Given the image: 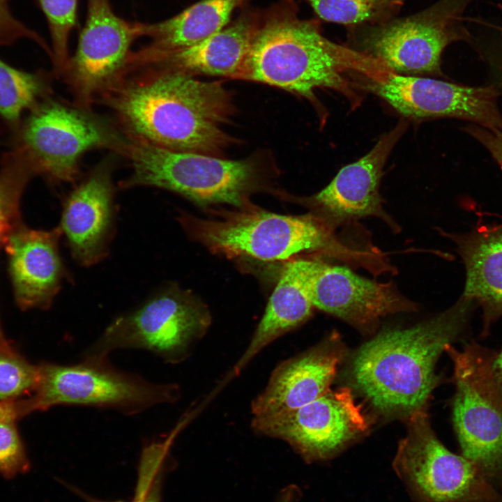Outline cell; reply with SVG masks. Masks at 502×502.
Returning <instances> with one entry per match:
<instances>
[{"label":"cell","mask_w":502,"mask_h":502,"mask_svg":"<svg viewBox=\"0 0 502 502\" xmlns=\"http://www.w3.org/2000/svg\"><path fill=\"white\" fill-rule=\"evenodd\" d=\"M119 77L102 93L128 137L163 149L218 156L233 139L222 126L234 114L228 90L219 82L159 65Z\"/></svg>","instance_id":"6da1fadb"},{"label":"cell","mask_w":502,"mask_h":502,"mask_svg":"<svg viewBox=\"0 0 502 502\" xmlns=\"http://www.w3.org/2000/svg\"><path fill=\"white\" fill-rule=\"evenodd\" d=\"M390 71L325 38L318 22L299 19L289 1L261 15L239 79L277 86L310 100L315 89H330L344 95L353 107L361 100L346 73L376 81Z\"/></svg>","instance_id":"7a4b0ae2"},{"label":"cell","mask_w":502,"mask_h":502,"mask_svg":"<svg viewBox=\"0 0 502 502\" xmlns=\"http://www.w3.org/2000/svg\"><path fill=\"white\" fill-rule=\"evenodd\" d=\"M471 303L462 297L430 319L383 330L366 342L351 361L355 388L384 416L407 418L424 409L439 381L437 360L463 330Z\"/></svg>","instance_id":"3957f363"},{"label":"cell","mask_w":502,"mask_h":502,"mask_svg":"<svg viewBox=\"0 0 502 502\" xmlns=\"http://www.w3.org/2000/svg\"><path fill=\"white\" fill-rule=\"evenodd\" d=\"M178 220L192 238L227 257L271 261L308 252L340 259L347 258L345 253L356 252L341 244L334 230L313 213L284 215L250 208L213 220L183 213Z\"/></svg>","instance_id":"277c9868"},{"label":"cell","mask_w":502,"mask_h":502,"mask_svg":"<svg viewBox=\"0 0 502 502\" xmlns=\"http://www.w3.org/2000/svg\"><path fill=\"white\" fill-rule=\"evenodd\" d=\"M116 151L130 162L132 174L121 188L137 185L178 193L199 205L228 204L244 206L257 184L259 171L251 160L176 151L128 137Z\"/></svg>","instance_id":"5b68a950"},{"label":"cell","mask_w":502,"mask_h":502,"mask_svg":"<svg viewBox=\"0 0 502 502\" xmlns=\"http://www.w3.org/2000/svg\"><path fill=\"white\" fill-rule=\"evenodd\" d=\"M473 1L439 0L410 16L349 27L345 45L397 74L440 76L444 50L472 40L463 15Z\"/></svg>","instance_id":"8992f818"},{"label":"cell","mask_w":502,"mask_h":502,"mask_svg":"<svg viewBox=\"0 0 502 502\" xmlns=\"http://www.w3.org/2000/svg\"><path fill=\"white\" fill-rule=\"evenodd\" d=\"M38 383L28 397L15 401L19 418L58 405L111 409L127 415L174 402V384L151 383L114 367L107 358L85 356L79 363L39 365Z\"/></svg>","instance_id":"52a82bcc"},{"label":"cell","mask_w":502,"mask_h":502,"mask_svg":"<svg viewBox=\"0 0 502 502\" xmlns=\"http://www.w3.org/2000/svg\"><path fill=\"white\" fill-rule=\"evenodd\" d=\"M211 324L206 307L171 285L134 311L115 319L89 348L85 356L107 358L117 349H140L167 363H178Z\"/></svg>","instance_id":"ba28073f"},{"label":"cell","mask_w":502,"mask_h":502,"mask_svg":"<svg viewBox=\"0 0 502 502\" xmlns=\"http://www.w3.org/2000/svg\"><path fill=\"white\" fill-rule=\"evenodd\" d=\"M393 464L418 502H502L478 466L440 442L424 409L407 418Z\"/></svg>","instance_id":"9c48e42d"},{"label":"cell","mask_w":502,"mask_h":502,"mask_svg":"<svg viewBox=\"0 0 502 502\" xmlns=\"http://www.w3.org/2000/svg\"><path fill=\"white\" fill-rule=\"evenodd\" d=\"M454 365L453 420L462 456L488 478L502 471V393L492 373L495 355L471 344L446 347Z\"/></svg>","instance_id":"30bf717a"},{"label":"cell","mask_w":502,"mask_h":502,"mask_svg":"<svg viewBox=\"0 0 502 502\" xmlns=\"http://www.w3.org/2000/svg\"><path fill=\"white\" fill-rule=\"evenodd\" d=\"M84 109L49 101L27 119L20 146L37 174L56 182H73L79 174V158L86 151L117 148L122 138Z\"/></svg>","instance_id":"8fae6325"},{"label":"cell","mask_w":502,"mask_h":502,"mask_svg":"<svg viewBox=\"0 0 502 502\" xmlns=\"http://www.w3.org/2000/svg\"><path fill=\"white\" fill-rule=\"evenodd\" d=\"M259 434L287 442L307 462L334 456L367 428L351 390H328L315 400L273 416L253 418Z\"/></svg>","instance_id":"7c38bea8"},{"label":"cell","mask_w":502,"mask_h":502,"mask_svg":"<svg viewBox=\"0 0 502 502\" xmlns=\"http://www.w3.org/2000/svg\"><path fill=\"white\" fill-rule=\"evenodd\" d=\"M357 84L406 118H457L502 132L499 93L494 86H470L393 72L376 82L358 78Z\"/></svg>","instance_id":"4fadbf2b"},{"label":"cell","mask_w":502,"mask_h":502,"mask_svg":"<svg viewBox=\"0 0 502 502\" xmlns=\"http://www.w3.org/2000/svg\"><path fill=\"white\" fill-rule=\"evenodd\" d=\"M142 36V23L119 17L109 0H87L86 20L77 49L63 73L79 107H88L95 94L120 77L132 43Z\"/></svg>","instance_id":"5bb4252c"},{"label":"cell","mask_w":502,"mask_h":502,"mask_svg":"<svg viewBox=\"0 0 502 502\" xmlns=\"http://www.w3.org/2000/svg\"><path fill=\"white\" fill-rule=\"evenodd\" d=\"M406 128L407 122L402 119L367 153L342 167L328 185L306 199L313 213L334 231L358 219L376 217L397 232L399 226L383 208L379 187L386 162Z\"/></svg>","instance_id":"9a60e30c"},{"label":"cell","mask_w":502,"mask_h":502,"mask_svg":"<svg viewBox=\"0 0 502 502\" xmlns=\"http://www.w3.org/2000/svg\"><path fill=\"white\" fill-rule=\"evenodd\" d=\"M308 286L313 307L363 332L373 330L382 317L417 310V305L402 295L392 282H377L347 267L318 259H315Z\"/></svg>","instance_id":"2e32d148"},{"label":"cell","mask_w":502,"mask_h":502,"mask_svg":"<svg viewBox=\"0 0 502 502\" xmlns=\"http://www.w3.org/2000/svg\"><path fill=\"white\" fill-rule=\"evenodd\" d=\"M62 231L27 228L22 224L4 245L17 304L22 310L50 307L66 275L59 251Z\"/></svg>","instance_id":"e0dca14e"},{"label":"cell","mask_w":502,"mask_h":502,"mask_svg":"<svg viewBox=\"0 0 502 502\" xmlns=\"http://www.w3.org/2000/svg\"><path fill=\"white\" fill-rule=\"evenodd\" d=\"M343 351L335 337L286 360L273 370L264 390L252 401L253 418L301 407L328 390Z\"/></svg>","instance_id":"ac0fdd59"},{"label":"cell","mask_w":502,"mask_h":502,"mask_svg":"<svg viewBox=\"0 0 502 502\" xmlns=\"http://www.w3.org/2000/svg\"><path fill=\"white\" fill-rule=\"evenodd\" d=\"M114 218L111 173L100 167L68 195L63 208L59 227L79 264L91 266L106 257Z\"/></svg>","instance_id":"d6986e66"},{"label":"cell","mask_w":502,"mask_h":502,"mask_svg":"<svg viewBox=\"0 0 502 502\" xmlns=\"http://www.w3.org/2000/svg\"><path fill=\"white\" fill-rule=\"evenodd\" d=\"M261 19L245 10L230 25L192 45L156 56L144 65H159L191 75L239 79Z\"/></svg>","instance_id":"ffe728a7"},{"label":"cell","mask_w":502,"mask_h":502,"mask_svg":"<svg viewBox=\"0 0 502 502\" xmlns=\"http://www.w3.org/2000/svg\"><path fill=\"white\" fill-rule=\"evenodd\" d=\"M314 262L315 259H296L285 264L265 312L232 374L239 373L266 346L311 316L313 305L308 284Z\"/></svg>","instance_id":"44dd1931"},{"label":"cell","mask_w":502,"mask_h":502,"mask_svg":"<svg viewBox=\"0 0 502 502\" xmlns=\"http://www.w3.org/2000/svg\"><path fill=\"white\" fill-rule=\"evenodd\" d=\"M245 0H201L176 15L153 24L142 23L151 43L132 52V66H141L161 54L196 44L227 26L233 11Z\"/></svg>","instance_id":"7402d4cb"},{"label":"cell","mask_w":502,"mask_h":502,"mask_svg":"<svg viewBox=\"0 0 502 502\" xmlns=\"http://www.w3.org/2000/svg\"><path fill=\"white\" fill-rule=\"evenodd\" d=\"M452 238L466 271L462 297L482 307L488 325L502 315V225L480 227Z\"/></svg>","instance_id":"603a6c76"},{"label":"cell","mask_w":502,"mask_h":502,"mask_svg":"<svg viewBox=\"0 0 502 502\" xmlns=\"http://www.w3.org/2000/svg\"><path fill=\"white\" fill-rule=\"evenodd\" d=\"M37 174L27 153L18 147L4 157L0 169V245L20 224V204L29 180Z\"/></svg>","instance_id":"cb8c5ba5"},{"label":"cell","mask_w":502,"mask_h":502,"mask_svg":"<svg viewBox=\"0 0 502 502\" xmlns=\"http://www.w3.org/2000/svg\"><path fill=\"white\" fill-rule=\"evenodd\" d=\"M321 20L347 28L386 22L396 17L404 0H304Z\"/></svg>","instance_id":"d4e9b609"},{"label":"cell","mask_w":502,"mask_h":502,"mask_svg":"<svg viewBox=\"0 0 502 502\" xmlns=\"http://www.w3.org/2000/svg\"><path fill=\"white\" fill-rule=\"evenodd\" d=\"M43 89L38 75L17 70L0 59V115L5 119L17 121Z\"/></svg>","instance_id":"484cf974"},{"label":"cell","mask_w":502,"mask_h":502,"mask_svg":"<svg viewBox=\"0 0 502 502\" xmlns=\"http://www.w3.org/2000/svg\"><path fill=\"white\" fill-rule=\"evenodd\" d=\"M38 1L48 24L55 72L62 75L70 59L68 39L76 23L77 0Z\"/></svg>","instance_id":"4316f807"},{"label":"cell","mask_w":502,"mask_h":502,"mask_svg":"<svg viewBox=\"0 0 502 502\" xmlns=\"http://www.w3.org/2000/svg\"><path fill=\"white\" fill-rule=\"evenodd\" d=\"M40 377L39 365H33L14 349L0 352V401L13 402L31 395Z\"/></svg>","instance_id":"83f0119b"},{"label":"cell","mask_w":502,"mask_h":502,"mask_svg":"<svg viewBox=\"0 0 502 502\" xmlns=\"http://www.w3.org/2000/svg\"><path fill=\"white\" fill-rule=\"evenodd\" d=\"M15 420L13 418L0 420V475L9 478L26 473L29 469Z\"/></svg>","instance_id":"f1b7e54d"},{"label":"cell","mask_w":502,"mask_h":502,"mask_svg":"<svg viewBox=\"0 0 502 502\" xmlns=\"http://www.w3.org/2000/svg\"><path fill=\"white\" fill-rule=\"evenodd\" d=\"M164 459L163 455L155 451L147 450L143 452L136 494L133 500L130 502H159L154 480ZM86 499L88 502H126L102 501L89 496Z\"/></svg>","instance_id":"f546056e"},{"label":"cell","mask_w":502,"mask_h":502,"mask_svg":"<svg viewBox=\"0 0 502 502\" xmlns=\"http://www.w3.org/2000/svg\"><path fill=\"white\" fill-rule=\"evenodd\" d=\"M22 38L35 41L47 53L50 51L47 43L36 32L13 15L9 0H0V47L11 45Z\"/></svg>","instance_id":"4dcf8cb0"},{"label":"cell","mask_w":502,"mask_h":502,"mask_svg":"<svg viewBox=\"0 0 502 502\" xmlns=\"http://www.w3.org/2000/svg\"><path fill=\"white\" fill-rule=\"evenodd\" d=\"M466 130L487 149L502 169V132L478 125L469 126Z\"/></svg>","instance_id":"1f68e13d"},{"label":"cell","mask_w":502,"mask_h":502,"mask_svg":"<svg viewBox=\"0 0 502 502\" xmlns=\"http://www.w3.org/2000/svg\"><path fill=\"white\" fill-rule=\"evenodd\" d=\"M481 52L502 84V43L484 45Z\"/></svg>","instance_id":"d6a6232c"},{"label":"cell","mask_w":502,"mask_h":502,"mask_svg":"<svg viewBox=\"0 0 502 502\" xmlns=\"http://www.w3.org/2000/svg\"><path fill=\"white\" fill-rule=\"evenodd\" d=\"M299 496L298 488L295 485H290L280 492L275 502H296Z\"/></svg>","instance_id":"836d02e7"},{"label":"cell","mask_w":502,"mask_h":502,"mask_svg":"<svg viewBox=\"0 0 502 502\" xmlns=\"http://www.w3.org/2000/svg\"><path fill=\"white\" fill-rule=\"evenodd\" d=\"M492 373L495 382L502 393V351L494 356L492 363Z\"/></svg>","instance_id":"e575fe53"},{"label":"cell","mask_w":502,"mask_h":502,"mask_svg":"<svg viewBox=\"0 0 502 502\" xmlns=\"http://www.w3.org/2000/svg\"><path fill=\"white\" fill-rule=\"evenodd\" d=\"M7 418H18L14 401H0V420Z\"/></svg>","instance_id":"d590c367"},{"label":"cell","mask_w":502,"mask_h":502,"mask_svg":"<svg viewBox=\"0 0 502 502\" xmlns=\"http://www.w3.org/2000/svg\"><path fill=\"white\" fill-rule=\"evenodd\" d=\"M13 349L12 346L8 343L6 338L4 337V335L2 332L1 326H0V352L1 351H5Z\"/></svg>","instance_id":"8d00e7d4"},{"label":"cell","mask_w":502,"mask_h":502,"mask_svg":"<svg viewBox=\"0 0 502 502\" xmlns=\"http://www.w3.org/2000/svg\"><path fill=\"white\" fill-rule=\"evenodd\" d=\"M498 6H499V8L502 10V4H498ZM473 22H478V23H480V24H482V25H484V26H487V27H489V28H492V29H495V30H496L498 32H499V33H501V35L502 36V26H498V25H495V24H490V23H488V22H484V21H482V20H476V19H473Z\"/></svg>","instance_id":"74e56055"}]
</instances>
